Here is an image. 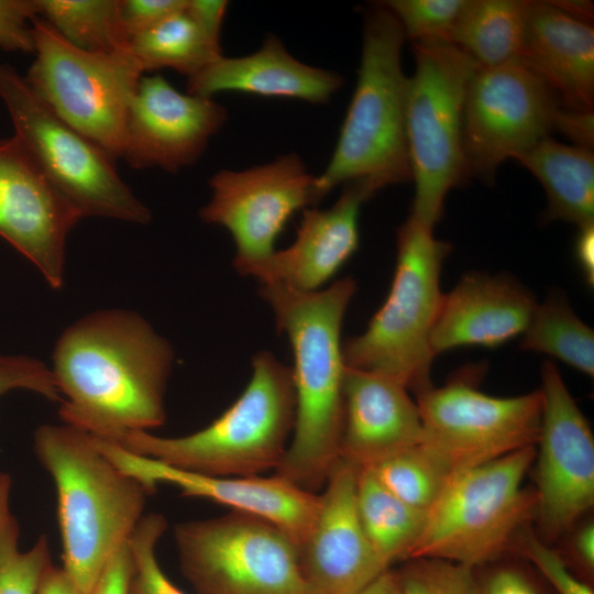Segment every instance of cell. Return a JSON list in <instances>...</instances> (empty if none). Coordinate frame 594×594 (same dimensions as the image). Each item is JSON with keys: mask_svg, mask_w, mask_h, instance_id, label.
<instances>
[{"mask_svg": "<svg viewBox=\"0 0 594 594\" xmlns=\"http://www.w3.org/2000/svg\"><path fill=\"white\" fill-rule=\"evenodd\" d=\"M52 360L64 424L113 440L165 422L174 351L139 314L107 309L84 316L61 333Z\"/></svg>", "mask_w": 594, "mask_h": 594, "instance_id": "1", "label": "cell"}, {"mask_svg": "<svg viewBox=\"0 0 594 594\" xmlns=\"http://www.w3.org/2000/svg\"><path fill=\"white\" fill-rule=\"evenodd\" d=\"M355 292L352 277L312 293L260 285L294 359L295 422L275 475L312 493L324 486L340 459L345 371L341 330Z\"/></svg>", "mask_w": 594, "mask_h": 594, "instance_id": "2", "label": "cell"}, {"mask_svg": "<svg viewBox=\"0 0 594 594\" xmlns=\"http://www.w3.org/2000/svg\"><path fill=\"white\" fill-rule=\"evenodd\" d=\"M34 452L56 490L63 569L84 594H90L144 516L151 494L117 469L90 433L70 425L40 426Z\"/></svg>", "mask_w": 594, "mask_h": 594, "instance_id": "3", "label": "cell"}, {"mask_svg": "<svg viewBox=\"0 0 594 594\" xmlns=\"http://www.w3.org/2000/svg\"><path fill=\"white\" fill-rule=\"evenodd\" d=\"M405 41L398 20L383 3L365 13L355 89L331 160L315 176L316 204L351 182H363L377 193L411 180L405 120L408 77L400 62Z\"/></svg>", "mask_w": 594, "mask_h": 594, "instance_id": "4", "label": "cell"}, {"mask_svg": "<svg viewBox=\"0 0 594 594\" xmlns=\"http://www.w3.org/2000/svg\"><path fill=\"white\" fill-rule=\"evenodd\" d=\"M294 422L292 367L262 350L252 358V374L245 389L207 427L182 437L130 431L110 441L183 470L246 477L277 468Z\"/></svg>", "mask_w": 594, "mask_h": 594, "instance_id": "5", "label": "cell"}, {"mask_svg": "<svg viewBox=\"0 0 594 594\" xmlns=\"http://www.w3.org/2000/svg\"><path fill=\"white\" fill-rule=\"evenodd\" d=\"M451 249L409 215L397 229L395 273L384 304L361 334L342 342L345 366L392 377L416 395L432 385L430 337L443 295L441 270Z\"/></svg>", "mask_w": 594, "mask_h": 594, "instance_id": "6", "label": "cell"}, {"mask_svg": "<svg viewBox=\"0 0 594 594\" xmlns=\"http://www.w3.org/2000/svg\"><path fill=\"white\" fill-rule=\"evenodd\" d=\"M536 447L453 472L426 514L408 559H436L479 570L509 551L534 519L536 494L522 486Z\"/></svg>", "mask_w": 594, "mask_h": 594, "instance_id": "7", "label": "cell"}, {"mask_svg": "<svg viewBox=\"0 0 594 594\" xmlns=\"http://www.w3.org/2000/svg\"><path fill=\"white\" fill-rule=\"evenodd\" d=\"M416 69L407 79L406 138L415 183L410 213L433 229L447 194L469 177L463 116L472 77L480 67L449 41L413 42Z\"/></svg>", "mask_w": 594, "mask_h": 594, "instance_id": "8", "label": "cell"}, {"mask_svg": "<svg viewBox=\"0 0 594 594\" xmlns=\"http://www.w3.org/2000/svg\"><path fill=\"white\" fill-rule=\"evenodd\" d=\"M0 99L14 136L81 218L151 220L147 207L118 174L116 158L61 119L8 64H0Z\"/></svg>", "mask_w": 594, "mask_h": 594, "instance_id": "9", "label": "cell"}, {"mask_svg": "<svg viewBox=\"0 0 594 594\" xmlns=\"http://www.w3.org/2000/svg\"><path fill=\"white\" fill-rule=\"evenodd\" d=\"M35 58L24 77L65 122L113 158L122 157L131 102L145 73L128 46L110 53L77 48L45 20L32 21Z\"/></svg>", "mask_w": 594, "mask_h": 594, "instance_id": "10", "label": "cell"}, {"mask_svg": "<svg viewBox=\"0 0 594 594\" xmlns=\"http://www.w3.org/2000/svg\"><path fill=\"white\" fill-rule=\"evenodd\" d=\"M173 535L196 594H307L297 544L264 518L232 510L177 524Z\"/></svg>", "mask_w": 594, "mask_h": 594, "instance_id": "11", "label": "cell"}, {"mask_svg": "<svg viewBox=\"0 0 594 594\" xmlns=\"http://www.w3.org/2000/svg\"><path fill=\"white\" fill-rule=\"evenodd\" d=\"M421 443L452 472L536 447L541 424L540 388L514 397L479 391L469 375L418 393Z\"/></svg>", "mask_w": 594, "mask_h": 594, "instance_id": "12", "label": "cell"}, {"mask_svg": "<svg viewBox=\"0 0 594 594\" xmlns=\"http://www.w3.org/2000/svg\"><path fill=\"white\" fill-rule=\"evenodd\" d=\"M564 106L519 58L479 67L469 85L463 152L469 176L493 180L497 167L557 130Z\"/></svg>", "mask_w": 594, "mask_h": 594, "instance_id": "13", "label": "cell"}, {"mask_svg": "<svg viewBox=\"0 0 594 594\" xmlns=\"http://www.w3.org/2000/svg\"><path fill=\"white\" fill-rule=\"evenodd\" d=\"M314 184L315 175L296 153L242 170L221 169L209 179L211 197L199 217L228 230L235 245L233 266L248 276L275 252L289 218L316 207Z\"/></svg>", "mask_w": 594, "mask_h": 594, "instance_id": "14", "label": "cell"}, {"mask_svg": "<svg viewBox=\"0 0 594 594\" xmlns=\"http://www.w3.org/2000/svg\"><path fill=\"white\" fill-rule=\"evenodd\" d=\"M542 411L536 444V532L563 537L594 505V437L559 369L541 366Z\"/></svg>", "mask_w": 594, "mask_h": 594, "instance_id": "15", "label": "cell"}, {"mask_svg": "<svg viewBox=\"0 0 594 594\" xmlns=\"http://www.w3.org/2000/svg\"><path fill=\"white\" fill-rule=\"evenodd\" d=\"M91 437L96 447L117 469L139 481L150 494L160 484H168L177 487L183 496L207 498L232 510L258 516L284 530L297 547L305 540L316 519L320 495L278 475L222 477L196 473Z\"/></svg>", "mask_w": 594, "mask_h": 594, "instance_id": "16", "label": "cell"}, {"mask_svg": "<svg viewBox=\"0 0 594 594\" xmlns=\"http://www.w3.org/2000/svg\"><path fill=\"white\" fill-rule=\"evenodd\" d=\"M82 219L13 135L0 141V237L63 286L67 238Z\"/></svg>", "mask_w": 594, "mask_h": 594, "instance_id": "17", "label": "cell"}, {"mask_svg": "<svg viewBox=\"0 0 594 594\" xmlns=\"http://www.w3.org/2000/svg\"><path fill=\"white\" fill-rule=\"evenodd\" d=\"M228 120L213 100L173 87L161 75L142 76L130 106L122 158L135 169L168 173L196 163Z\"/></svg>", "mask_w": 594, "mask_h": 594, "instance_id": "18", "label": "cell"}, {"mask_svg": "<svg viewBox=\"0 0 594 594\" xmlns=\"http://www.w3.org/2000/svg\"><path fill=\"white\" fill-rule=\"evenodd\" d=\"M360 468L339 459L312 527L298 547L307 594H358L386 569L363 529L356 506Z\"/></svg>", "mask_w": 594, "mask_h": 594, "instance_id": "19", "label": "cell"}, {"mask_svg": "<svg viewBox=\"0 0 594 594\" xmlns=\"http://www.w3.org/2000/svg\"><path fill=\"white\" fill-rule=\"evenodd\" d=\"M329 208L302 210L296 239L253 267L248 276L260 285H280L299 293L322 289L351 258L359 246V215L364 201L375 191L363 182L343 185Z\"/></svg>", "mask_w": 594, "mask_h": 594, "instance_id": "20", "label": "cell"}, {"mask_svg": "<svg viewBox=\"0 0 594 594\" xmlns=\"http://www.w3.org/2000/svg\"><path fill=\"white\" fill-rule=\"evenodd\" d=\"M537 304L531 292L509 275L468 273L442 295L431 351L437 356L465 345H503L525 332Z\"/></svg>", "mask_w": 594, "mask_h": 594, "instance_id": "21", "label": "cell"}, {"mask_svg": "<svg viewBox=\"0 0 594 594\" xmlns=\"http://www.w3.org/2000/svg\"><path fill=\"white\" fill-rule=\"evenodd\" d=\"M421 440L418 405L402 383L345 366L340 459L367 468Z\"/></svg>", "mask_w": 594, "mask_h": 594, "instance_id": "22", "label": "cell"}, {"mask_svg": "<svg viewBox=\"0 0 594 594\" xmlns=\"http://www.w3.org/2000/svg\"><path fill=\"white\" fill-rule=\"evenodd\" d=\"M518 58L576 111H593L594 30L552 1H528Z\"/></svg>", "mask_w": 594, "mask_h": 594, "instance_id": "23", "label": "cell"}, {"mask_svg": "<svg viewBox=\"0 0 594 594\" xmlns=\"http://www.w3.org/2000/svg\"><path fill=\"white\" fill-rule=\"evenodd\" d=\"M338 73L305 64L275 35L245 56H220L187 78L188 94L212 98L226 91L326 103L342 87Z\"/></svg>", "mask_w": 594, "mask_h": 594, "instance_id": "24", "label": "cell"}, {"mask_svg": "<svg viewBox=\"0 0 594 594\" xmlns=\"http://www.w3.org/2000/svg\"><path fill=\"white\" fill-rule=\"evenodd\" d=\"M542 185L544 219L579 228L594 223V155L591 148L562 144L550 136L515 158Z\"/></svg>", "mask_w": 594, "mask_h": 594, "instance_id": "25", "label": "cell"}, {"mask_svg": "<svg viewBox=\"0 0 594 594\" xmlns=\"http://www.w3.org/2000/svg\"><path fill=\"white\" fill-rule=\"evenodd\" d=\"M527 7L522 0H465L449 42L483 68L518 58Z\"/></svg>", "mask_w": 594, "mask_h": 594, "instance_id": "26", "label": "cell"}, {"mask_svg": "<svg viewBox=\"0 0 594 594\" xmlns=\"http://www.w3.org/2000/svg\"><path fill=\"white\" fill-rule=\"evenodd\" d=\"M356 506L363 529L381 563L406 561L418 540L426 513L392 494L367 468H360Z\"/></svg>", "mask_w": 594, "mask_h": 594, "instance_id": "27", "label": "cell"}, {"mask_svg": "<svg viewBox=\"0 0 594 594\" xmlns=\"http://www.w3.org/2000/svg\"><path fill=\"white\" fill-rule=\"evenodd\" d=\"M520 348L543 353L594 375V332L573 311L565 296L554 292L537 304Z\"/></svg>", "mask_w": 594, "mask_h": 594, "instance_id": "28", "label": "cell"}, {"mask_svg": "<svg viewBox=\"0 0 594 594\" xmlns=\"http://www.w3.org/2000/svg\"><path fill=\"white\" fill-rule=\"evenodd\" d=\"M127 46L145 72L170 68L187 78L223 55L221 46L207 38L185 9L135 36Z\"/></svg>", "mask_w": 594, "mask_h": 594, "instance_id": "29", "label": "cell"}, {"mask_svg": "<svg viewBox=\"0 0 594 594\" xmlns=\"http://www.w3.org/2000/svg\"><path fill=\"white\" fill-rule=\"evenodd\" d=\"M37 16L79 50L110 53L127 46L118 22L119 0H34Z\"/></svg>", "mask_w": 594, "mask_h": 594, "instance_id": "30", "label": "cell"}, {"mask_svg": "<svg viewBox=\"0 0 594 594\" xmlns=\"http://www.w3.org/2000/svg\"><path fill=\"white\" fill-rule=\"evenodd\" d=\"M367 469L397 498L426 514L453 473L422 443L391 454Z\"/></svg>", "mask_w": 594, "mask_h": 594, "instance_id": "31", "label": "cell"}, {"mask_svg": "<svg viewBox=\"0 0 594 594\" xmlns=\"http://www.w3.org/2000/svg\"><path fill=\"white\" fill-rule=\"evenodd\" d=\"M12 481L0 472V594H36L53 564L50 541L42 535L28 550L19 548L20 528L10 507Z\"/></svg>", "mask_w": 594, "mask_h": 594, "instance_id": "32", "label": "cell"}, {"mask_svg": "<svg viewBox=\"0 0 594 594\" xmlns=\"http://www.w3.org/2000/svg\"><path fill=\"white\" fill-rule=\"evenodd\" d=\"M167 529L166 518L156 513L144 515L130 537L133 571L127 594H185L160 566L156 547Z\"/></svg>", "mask_w": 594, "mask_h": 594, "instance_id": "33", "label": "cell"}, {"mask_svg": "<svg viewBox=\"0 0 594 594\" xmlns=\"http://www.w3.org/2000/svg\"><path fill=\"white\" fill-rule=\"evenodd\" d=\"M465 0H388L383 4L413 42L449 41Z\"/></svg>", "mask_w": 594, "mask_h": 594, "instance_id": "34", "label": "cell"}, {"mask_svg": "<svg viewBox=\"0 0 594 594\" xmlns=\"http://www.w3.org/2000/svg\"><path fill=\"white\" fill-rule=\"evenodd\" d=\"M396 572L403 594H476L475 570L453 562L411 559Z\"/></svg>", "mask_w": 594, "mask_h": 594, "instance_id": "35", "label": "cell"}, {"mask_svg": "<svg viewBox=\"0 0 594 594\" xmlns=\"http://www.w3.org/2000/svg\"><path fill=\"white\" fill-rule=\"evenodd\" d=\"M526 527L519 531L512 548L538 570L557 594H594L588 582L572 571L559 551Z\"/></svg>", "mask_w": 594, "mask_h": 594, "instance_id": "36", "label": "cell"}, {"mask_svg": "<svg viewBox=\"0 0 594 594\" xmlns=\"http://www.w3.org/2000/svg\"><path fill=\"white\" fill-rule=\"evenodd\" d=\"M14 389H25L47 400L62 402L52 371L42 361L25 355L0 354V396Z\"/></svg>", "mask_w": 594, "mask_h": 594, "instance_id": "37", "label": "cell"}, {"mask_svg": "<svg viewBox=\"0 0 594 594\" xmlns=\"http://www.w3.org/2000/svg\"><path fill=\"white\" fill-rule=\"evenodd\" d=\"M187 0H119L118 22L127 43L166 18L183 11Z\"/></svg>", "mask_w": 594, "mask_h": 594, "instance_id": "38", "label": "cell"}, {"mask_svg": "<svg viewBox=\"0 0 594 594\" xmlns=\"http://www.w3.org/2000/svg\"><path fill=\"white\" fill-rule=\"evenodd\" d=\"M37 16L34 0H0V47L7 51H35L32 22Z\"/></svg>", "mask_w": 594, "mask_h": 594, "instance_id": "39", "label": "cell"}, {"mask_svg": "<svg viewBox=\"0 0 594 594\" xmlns=\"http://www.w3.org/2000/svg\"><path fill=\"white\" fill-rule=\"evenodd\" d=\"M476 572V594H546L522 569L496 564L484 573Z\"/></svg>", "mask_w": 594, "mask_h": 594, "instance_id": "40", "label": "cell"}, {"mask_svg": "<svg viewBox=\"0 0 594 594\" xmlns=\"http://www.w3.org/2000/svg\"><path fill=\"white\" fill-rule=\"evenodd\" d=\"M133 571L130 539L110 559L90 594H127Z\"/></svg>", "mask_w": 594, "mask_h": 594, "instance_id": "41", "label": "cell"}, {"mask_svg": "<svg viewBox=\"0 0 594 594\" xmlns=\"http://www.w3.org/2000/svg\"><path fill=\"white\" fill-rule=\"evenodd\" d=\"M566 534H570L568 540L569 558L573 565L579 570L578 575L587 582L594 574V524L593 520L580 521L574 525ZM565 534V535H566Z\"/></svg>", "mask_w": 594, "mask_h": 594, "instance_id": "42", "label": "cell"}, {"mask_svg": "<svg viewBox=\"0 0 594 594\" xmlns=\"http://www.w3.org/2000/svg\"><path fill=\"white\" fill-rule=\"evenodd\" d=\"M228 6L224 0H187L185 11L210 42L221 46L220 33Z\"/></svg>", "mask_w": 594, "mask_h": 594, "instance_id": "43", "label": "cell"}, {"mask_svg": "<svg viewBox=\"0 0 594 594\" xmlns=\"http://www.w3.org/2000/svg\"><path fill=\"white\" fill-rule=\"evenodd\" d=\"M574 252L576 261L587 285L594 282V223L580 227L575 239Z\"/></svg>", "mask_w": 594, "mask_h": 594, "instance_id": "44", "label": "cell"}, {"mask_svg": "<svg viewBox=\"0 0 594 594\" xmlns=\"http://www.w3.org/2000/svg\"><path fill=\"white\" fill-rule=\"evenodd\" d=\"M36 594H84L63 566L52 564L44 573Z\"/></svg>", "mask_w": 594, "mask_h": 594, "instance_id": "45", "label": "cell"}, {"mask_svg": "<svg viewBox=\"0 0 594 594\" xmlns=\"http://www.w3.org/2000/svg\"><path fill=\"white\" fill-rule=\"evenodd\" d=\"M358 594H403L397 572L386 570Z\"/></svg>", "mask_w": 594, "mask_h": 594, "instance_id": "46", "label": "cell"}]
</instances>
